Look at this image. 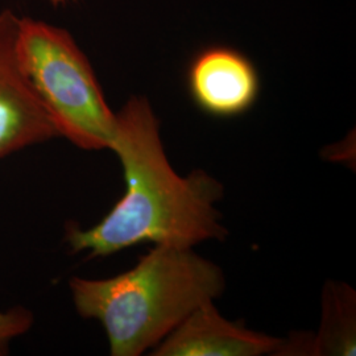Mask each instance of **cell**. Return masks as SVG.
I'll use <instances>...</instances> for the list:
<instances>
[{
  "label": "cell",
  "mask_w": 356,
  "mask_h": 356,
  "mask_svg": "<svg viewBox=\"0 0 356 356\" xmlns=\"http://www.w3.org/2000/svg\"><path fill=\"white\" fill-rule=\"evenodd\" d=\"M15 51L58 136L86 151L110 149L116 114L72 36L44 22L19 19Z\"/></svg>",
  "instance_id": "3957f363"
},
{
  "label": "cell",
  "mask_w": 356,
  "mask_h": 356,
  "mask_svg": "<svg viewBox=\"0 0 356 356\" xmlns=\"http://www.w3.org/2000/svg\"><path fill=\"white\" fill-rule=\"evenodd\" d=\"M307 350L312 355L355 354V296L348 286H326L322 326Z\"/></svg>",
  "instance_id": "52a82bcc"
},
{
  "label": "cell",
  "mask_w": 356,
  "mask_h": 356,
  "mask_svg": "<svg viewBox=\"0 0 356 356\" xmlns=\"http://www.w3.org/2000/svg\"><path fill=\"white\" fill-rule=\"evenodd\" d=\"M110 149L123 166L126 194L98 225L67 227L66 239L74 252L99 257L139 243L191 248L226 238L214 206L223 186L204 170L178 176L166 159L159 120L145 98L132 97L116 114Z\"/></svg>",
  "instance_id": "6da1fadb"
},
{
  "label": "cell",
  "mask_w": 356,
  "mask_h": 356,
  "mask_svg": "<svg viewBox=\"0 0 356 356\" xmlns=\"http://www.w3.org/2000/svg\"><path fill=\"white\" fill-rule=\"evenodd\" d=\"M220 268L191 247L156 244L127 272L104 280L74 277L81 317L102 323L113 356H139L225 291Z\"/></svg>",
  "instance_id": "7a4b0ae2"
},
{
  "label": "cell",
  "mask_w": 356,
  "mask_h": 356,
  "mask_svg": "<svg viewBox=\"0 0 356 356\" xmlns=\"http://www.w3.org/2000/svg\"><path fill=\"white\" fill-rule=\"evenodd\" d=\"M32 323V312L24 307L0 312V355H4L8 351L11 341L29 330Z\"/></svg>",
  "instance_id": "ba28073f"
},
{
  "label": "cell",
  "mask_w": 356,
  "mask_h": 356,
  "mask_svg": "<svg viewBox=\"0 0 356 356\" xmlns=\"http://www.w3.org/2000/svg\"><path fill=\"white\" fill-rule=\"evenodd\" d=\"M19 17L0 13V159L58 136L16 58Z\"/></svg>",
  "instance_id": "277c9868"
},
{
  "label": "cell",
  "mask_w": 356,
  "mask_h": 356,
  "mask_svg": "<svg viewBox=\"0 0 356 356\" xmlns=\"http://www.w3.org/2000/svg\"><path fill=\"white\" fill-rule=\"evenodd\" d=\"M188 89L194 103L206 114L232 118L254 106L260 79L254 65L241 51L210 47L193 58Z\"/></svg>",
  "instance_id": "5b68a950"
},
{
  "label": "cell",
  "mask_w": 356,
  "mask_h": 356,
  "mask_svg": "<svg viewBox=\"0 0 356 356\" xmlns=\"http://www.w3.org/2000/svg\"><path fill=\"white\" fill-rule=\"evenodd\" d=\"M284 341L223 318L213 301L195 309L154 347V356H260L280 354Z\"/></svg>",
  "instance_id": "8992f818"
}]
</instances>
